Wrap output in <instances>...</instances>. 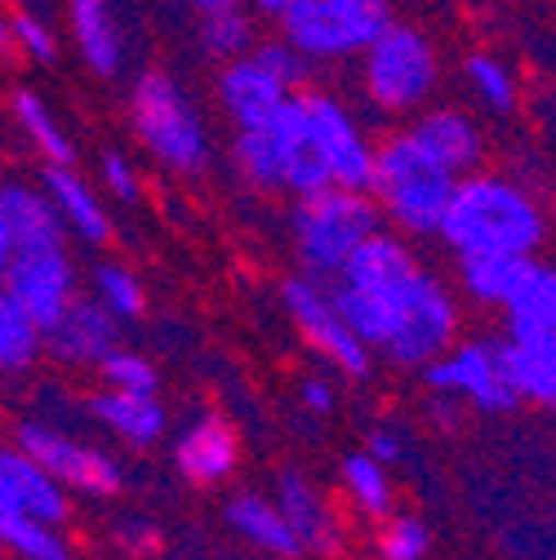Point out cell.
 Returning <instances> with one entry per match:
<instances>
[{
	"label": "cell",
	"instance_id": "cell-1",
	"mask_svg": "<svg viewBox=\"0 0 556 560\" xmlns=\"http://www.w3.org/2000/svg\"><path fill=\"white\" fill-rule=\"evenodd\" d=\"M437 236L454 258L534 254L547 236V214L525 183H517L508 174L476 170L454 183V196L445 205Z\"/></svg>",
	"mask_w": 556,
	"mask_h": 560
},
{
	"label": "cell",
	"instance_id": "cell-2",
	"mask_svg": "<svg viewBox=\"0 0 556 560\" xmlns=\"http://www.w3.org/2000/svg\"><path fill=\"white\" fill-rule=\"evenodd\" d=\"M454 183L459 178L414 143L409 129H392L374 152L370 196L379 205L383 223L401 236H437Z\"/></svg>",
	"mask_w": 556,
	"mask_h": 560
},
{
	"label": "cell",
	"instance_id": "cell-3",
	"mask_svg": "<svg viewBox=\"0 0 556 560\" xmlns=\"http://www.w3.org/2000/svg\"><path fill=\"white\" fill-rule=\"evenodd\" d=\"M129 129L148 148L157 165H165L178 178H196L210 165V125L187 98V90L165 72V67H148L129 85Z\"/></svg>",
	"mask_w": 556,
	"mask_h": 560
},
{
	"label": "cell",
	"instance_id": "cell-4",
	"mask_svg": "<svg viewBox=\"0 0 556 560\" xmlns=\"http://www.w3.org/2000/svg\"><path fill=\"white\" fill-rule=\"evenodd\" d=\"M383 223L379 205L370 191L357 187H325L312 196H299L290 209V245H294V262L303 276L329 280L343 271V262L352 258V249L374 236Z\"/></svg>",
	"mask_w": 556,
	"mask_h": 560
},
{
	"label": "cell",
	"instance_id": "cell-5",
	"mask_svg": "<svg viewBox=\"0 0 556 560\" xmlns=\"http://www.w3.org/2000/svg\"><path fill=\"white\" fill-rule=\"evenodd\" d=\"M361 62V94L387 120L419 116L441 85V54L432 36L414 23H387L383 36L357 58Z\"/></svg>",
	"mask_w": 556,
	"mask_h": 560
},
{
	"label": "cell",
	"instance_id": "cell-6",
	"mask_svg": "<svg viewBox=\"0 0 556 560\" xmlns=\"http://www.w3.org/2000/svg\"><path fill=\"white\" fill-rule=\"evenodd\" d=\"M387 23L392 0H299L276 19V36H286L303 58L321 67L361 58Z\"/></svg>",
	"mask_w": 556,
	"mask_h": 560
},
{
	"label": "cell",
	"instance_id": "cell-7",
	"mask_svg": "<svg viewBox=\"0 0 556 560\" xmlns=\"http://www.w3.org/2000/svg\"><path fill=\"white\" fill-rule=\"evenodd\" d=\"M14 445L40 463L67 494H81V499H120L125 494V467L116 454L90 445V441H77L67 436L62 428L45 423V418H19L14 423Z\"/></svg>",
	"mask_w": 556,
	"mask_h": 560
},
{
	"label": "cell",
	"instance_id": "cell-8",
	"mask_svg": "<svg viewBox=\"0 0 556 560\" xmlns=\"http://www.w3.org/2000/svg\"><path fill=\"white\" fill-rule=\"evenodd\" d=\"M428 392L454 396L463 409L476 413H512L521 405L512 378H508V361H503V338H467L454 342L445 357H437L432 365L419 370Z\"/></svg>",
	"mask_w": 556,
	"mask_h": 560
},
{
	"label": "cell",
	"instance_id": "cell-9",
	"mask_svg": "<svg viewBox=\"0 0 556 560\" xmlns=\"http://www.w3.org/2000/svg\"><path fill=\"white\" fill-rule=\"evenodd\" d=\"M281 307L290 316V325L299 329V338L312 347V352L334 365V374L343 378H370L374 370V357L370 347L347 329V320L338 316L334 299H329V285H321V280L294 271L281 280Z\"/></svg>",
	"mask_w": 556,
	"mask_h": 560
},
{
	"label": "cell",
	"instance_id": "cell-10",
	"mask_svg": "<svg viewBox=\"0 0 556 560\" xmlns=\"http://www.w3.org/2000/svg\"><path fill=\"white\" fill-rule=\"evenodd\" d=\"M459 320H463L459 299L450 294V285H441V276H432L424 267V276L414 280L409 303L379 357L396 370H424L459 342Z\"/></svg>",
	"mask_w": 556,
	"mask_h": 560
},
{
	"label": "cell",
	"instance_id": "cell-11",
	"mask_svg": "<svg viewBox=\"0 0 556 560\" xmlns=\"http://www.w3.org/2000/svg\"><path fill=\"white\" fill-rule=\"evenodd\" d=\"M303 107H308V129L316 138V152H321V161L329 170V183L370 191L379 143L370 138V129L357 120V112L347 107L334 90H303Z\"/></svg>",
	"mask_w": 556,
	"mask_h": 560
},
{
	"label": "cell",
	"instance_id": "cell-12",
	"mask_svg": "<svg viewBox=\"0 0 556 560\" xmlns=\"http://www.w3.org/2000/svg\"><path fill=\"white\" fill-rule=\"evenodd\" d=\"M0 290H5L27 312V320L45 334L81 294V267L67 245L27 249V254H14L5 262V285Z\"/></svg>",
	"mask_w": 556,
	"mask_h": 560
},
{
	"label": "cell",
	"instance_id": "cell-13",
	"mask_svg": "<svg viewBox=\"0 0 556 560\" xmlns=\"http://www.w3.org/2000/svg\"><path fill=\"white\" fill-rule=\"evenodd\" d=\"M271 499H276V508H281V516L290 521L303 556H338L343 551V542H347L343 516L303 467H281L276 471Z\"/></svg>",
	"mask_w": 556,
	"mask_h": 560
},
{
	"label": "cell",
	"instance_id": "cell-14",
	"mask_svg": "<svg viewBox=\"0 0 556 560\" xmlns=\"http://www.w3.org/2000/svg\"><path fill=\"white\" fill-rule=\"evenodd\" d=\"M241 467V432L232 428L228 413L205 409L187 418L183 432L174 436V471L196 489H219Z\"/></svg>",
	"mask_w": 556,
	"mask_h": 560
},
{
	"label": "cell",
	"instance_id": "cell-15",
	"mask_svg": "<svg viewBox=\"0 0 556 560\" xmlns=\"http://www.w3.org/2000/svg\"><path fill=\"white\" fill-rule=\"evenodd\" d=\"M120 320L94 299V294H77L49 329H45V357L67 365V370H94L107 352L120 347Z\"/></svg>",
	"mask_w": 556,
	"mask_h": 560
},
{
	"label": "cell",
	"instance_id": "cell-16",
	"mask_svg": "<svg viewBox=\"0 0 556 560\" xmlns=\"http://www.w3.org/2000/svg\"><path fill=\"white\" fill-rule=\"evenodd\" d=\"M45 245H67V228L58 209L49 205L40 183L27 178H5L0 183V258H14L27 249Z\"/></svg>",
	"mask_w": 556,
	"mask_h": 560
},
{
	"label": "cell",
	"instance_id": "cell-17",
	"mask_svg": "<svg viewBox=\"0 0 556 560\" xmlns=\"http://www.w3.org/2000/svg\"><path fill=\"white\" fill-rule=\"evenodd\" d=\"M0 512L67 529V521H72V494L10 441V445H0Z\"/></svg>",
	"mask_w": 556,
	"mask_h": 560
},
{
	"label": "cell",
	"instance_id": "cell-18",
	"mask_svg": "<svg viewBox=\"0 0 556 560\" xmlns=\"http://www.w3.org/2000/svg\"><path fill=\"white\" fill-rule=\"evenodd\" d=\"M428 156H437L454 178L476 174L485 165V129L463 107H424L405 125Z\"/></svg>",
	"mask_w": 556,
	"mask_h": 560
},
{
	"label": "cell",
	"instance_id": "cell-19",
	"mask_svg": "<svg viewBox=\"0 0 556 560\" xmlns=\"http://www.w3.org/2000/svg\"><path fill=\"white\" fill-rule=\"evenodd\" d=\"M263 125L271 129L276 148H281V170H286L281 191H290V196L299 200V196H312V191L334 187V183H329V170H325V161H321V152H316V138H312V129H308L303 94H290Z\"/></svg>",
	"mask_w": 556,
	"mask_h": 560
},
{
	"label": "cell",
	"instance_id": "cell-20",
	"mask_svg": "<svg viewBox=\"0 0 556 560\" xmlns=\"http://www.w3.org/2000/svg\"><path fill=\"white\" fill-rule=\"evenodd\" d=\"M219 107L236 129H258L276 107H281L294 90H286L254 54H241L232 62H219V81H215Z\"/></svg>",
	"mask_w": 556,
	"mask_h": 560
},
{
	"label": "cell",
	"instance_id": "cell-21",
	"mask_svg": "<svg viewBox=\"0 0 556 560\" xmlns=\"http://www.w3.org/2000/svg\"><path fill=\"white\" fill-rule=\"evenodd\" d=\"M85 413L94 423L116 436L120 445L129 450H152L165 441L170 432V413L161 405V396H134V392H112V387H99L90 400H85Z\"/></svg>",
	"mask_w": 556,
	"mask_h": 560
},
{
	"label": "cell",
	"instance_id": "cell-22",
	"mask_svg": "<svg viewBox=\"0 0 556 560\" xmlns=\"http://www.w3.org/2000/svg\"><path fill=\"white\" fill-rule=\"evenodd\" d=\"M40 187H45L49 205L58 209L67 236H77V241H85L94 249L112 241V214H107V205L90 187V178H81L77 165H45L40 170Z\"/></svg>",
	"mask_w": 556,
	"mask_h": 560
},
{
	"label": "cell",
	"instance_id": "cell-23",
	"mask_svg": "<svg viewBox=\"0 0 556 560\" xmlns=\"http://www.w3.org/2000/svg\"><path fill=\"white\" fill-rule=\"evenodd\" d=\"M223 525L254 551L271 556V560H299L303 547L290 529V521L281 516V508H276L271 494H263V489H236V494L223 503Z\"/></svg>",
	"mask_w": 556,
	"mask_h": 560
},
{
	"label": "cell",
	"instance_id": "cell-24",
	"mask_svg": "<svg viewBox=\"0 0 556 560\" xmlns=\"http://www.w3.org/2000/svg\"><path fill=\"white\" fill-rule=\"evenodd\" d=\"M538 258L534 254H476V258H459V290L480 303V307H499L508 312L538 276Z\"/></svg>",
	"mask_w": 556,
	"mask_h": 560
},
{
	"label": "cell",
	"instance_id": "cell-25",
	"mask_svg": "<svg viewBox=\"0 0 556 560\" xmlns=\"http://www.w3.org/2000/svg\"><path fill=\"white\" fill-rule=\"evenodd\" d=\"M419 254L409 249V241L392 228H379L374 236H366L352 258L343 262V271L334 276L338 285H357V290H383V285H401V280H409L414 271H419ZM329 280V285H334Z\"/></svg>",
	"mask_w": 556,
	"mask_h": 560
},
{
	"label": "cell",
	"instance_id": "cell-26",
	"mask_svg": "<svg viewBox=\"0 0 556 560\" xmlns=\"http://www.w3.org/2000/svg\"><path fill=\"white\" fill-rule=\"evenodd\" d=\"M67 23H72L81 62L99 81H116L125 67V36L112 14V0H67Z\"/></svg>",
	"mask_w": 556,
	"mask_h": 560
},
{
	"label": "cell",
	"instance_id": "cell-27",
	"mask_svg": "<svg viewBox=\"0 0 556 560\" xmlns=\"http://www.w3.org/2000/svg\"><path fill=\"white\" fill-rule=\"evenodd\" d=\"M503 361L521 405L556 413V334H503Z\"/></svg>",
	"mask_w": 556,
	"mask_h": 560
},
{
	"label": "cell",
	"instance_id": "cell-28",
	"mask_svg": "<svg viewBox=\"0 0 556 560\" xmlns=\"http://www.w3.org/2000/svg\"><path fill=\"white\" fill-rule=\"evenodd\" d=\"M338 489H343V499L352 503L357 516L366 521H383L396 512V485H392V471L383 463H374L366 450L357 454H347L338 463Z\"/></svg>",
	"mask_w": 556,
	"mask_h": 560
},
{
	"label": "cell",
	"instance_id": "cell-29",
	"mask_svg": "<svg viewBox=\"0 0 556 560\" xmlns=\"http://www.w3.org/2000/svg\"><path fill=\"white\" fill-rule=\"evenodd\" d=\"M10 112H14V125L23 129V138L36 148V156L45 165H77V143L67 138V129L54 116V107L36 90H14L10 94Z\"/></svg>",
	"mask_w": 556,
	"mask_h": 560
},
{
	"label": "cell",
	"instance_id": "cell-30",
	"mask_svg": "<svg viewBox=\"0 0 556 560\" xmlns=\"http://www.w3.org/2000/svg\"><path fill=\"white\" fill-rule=\"evenodd\" d=\"M463 81H467V90H472V98L490 112V116H499V120H508L517 107H521V85H517V72L499 58V54H490V49H472L467 58H463Z\"/></svg>",
	"mask_w": 556,
	"mask_h": 560
},
{
	"label": "cell",
	"instance_id": "cell-31",
	"mask_svg": "<svg viewBox=\"0 0 556 560\" xmlns=\"http://www.w3.org/2000/svg\"><path fill=\"white\" fill-rule=\"evenodd\" d=\"M232 170L236 178L258 191V196H271V191H281L286 183V170H281V148H276V138L267 125L258 129H236L232 138Z\"/></svg>",
	"mask_w": 556,
	"mask_h": 560
},
{
	"label": "cell",
	"instance_id": "cell-32",
	"mask_svg": "<svg viewBox=\"0 0 556 560\" xmlns=\"http://www.w3.org/2000/svg\"><path fill=\"white\" fill-rule=\"evenodd\" d=\"M45 361V334L27 320V312L0 290V378H19Z\"/></svg>",
	"mask_w": 556,
	"mask_h": 560
},
{
	"label": "cell",
	"instance_id": "cell-33",
	"mask_svg": "<svg viewBox=\"0 0 556 560\" xmlns=\"http://www.w3.org/2000/svg\"><path fill=\"white\" fill-rule=\"evenodd\" d=\"M0 551L14 560H77V547L62 525L0 512Z\"/></svg>",
	"mask_w": 556,
	"mask_h": 560
},
{
	"label": "cell",
	"instance_id": "cell-34",
	"mask_svg": "<svg viewBox=\"0 0 556 560\" xmlns=\"http://www.w3.org/2000/svg\"><path fill=\"white\" fill-rule=\"evenodd\" d=\"M90 294H94L120 325H134V320L148 316V285L138 280L134 267H125V262H116V258L94 262V271H90Z\"/></svg>",
	"mask_w": 556,
	"mask_h": 560
},
{
	"label": "cell",
	"instance_id": "cell-35",
	"mask_svg": "<svg viewBox=\"0 0 556 560\" xmlns=\"http://www.w3.org/2000/svg\"><path fill=\"white\" fill-rule=\"evenodd\" d=\"M196 40H200V54L205 58L232 62V58H241V54H250L258 45V14L250 5L219 10V14H200Z\"/></svg>",
	"mask_w": 556,
	"mask_h": 560
},
{
	"label": "cell",
	"instance_id": "cell-36",
	"mask_svg": "<svg viewBox=\"0 0 556 560\" xmlns=\"http://www.w3.org/2000/svg\"><path fill=\"white\" fill-rule=\"evenodd\" d=\"M99 387H112V392H134V396H157L161 392V370L148 352H138V347H116V352H107L99 365Z\"/></svg>",
	"mask_w": 556,
	"mask_h": 560
},
{
	"label": "cell",
	"instance_id": "cell-37",
	"mask_svg": "<svg viewBox=\"0 0 556 560\" xmlns=\"http://www.w3.org/2000/svg\"><path fill=\"white\" fill-rule=\"evenodd\" d=\"M503 316L508 334H556V267H538L534 285Z\"/></svg>",
	"mask_w": 556,
	"mask_h": 560
},
{
	"label": "cell",
	"instance_id": "cell-38",
	"mask_svg": "<svg viewBox=\"0 0 556 560\" xmlns=\"http://www.w3.org/2000/svg\"><path fill=\"white\" fill-rule=\"evenodd\" d=\"M432 551V529L419 516H383L374 529V556L379 560H428Z\"/></svg>",
	"mask_w": 556,
	"mask_h": 560
},
{
	"label": "cell",
	"instance_id": "cell-39",
	"mask_svg": "<svg viewBox=\"0 0 556 560\" xmlns=\"http://www.w3.org/2000/svg\"><path fill=\"white\" fill-rule=\"evenodd\" d=\"M267 72L281 81L286 90H294V94H303V90H312V72H316V62L312 58H303L286 36H263L254 49H250Z\"/></svg>",
	"mask_w": 556,
	"mask_h": 560
},
{
	"label": "cell",
	"instance_id": "cell-40",
	"mask_svg": "<svg viewBox=\"0 0 556 560\" xmlns=\"http://www.w3.org/2000/svg\"><path fill=\"white\" fill-rule=\"evenodd\" d=\"M10 23H14V40H19V58L36 62V67H49L58 62V36H54V23L32 14V10H10Z\"/></svg>",
	"mask_w": 556,
	"mask_h": 560
},
{
	"label": "cell",
	"instance_id": "cell-41",
	"mask_svg": "<svg viewBox=\"0 0 556 560\" xmlns=\"http://www.w3.org/2000/svg\"><path fill=\"white\" fill-rule=\"evenodd\" d=\"M112 542H116L129 560H152V556H161L165 534H161V525H157L152 516L125 512V516H116V521H112Z\"/></svg>",
	"mask_w": 556,
	"mask_h": 560
},
{
	"label": "cell",
	"instance_id": "cell-42",
	"mask_svg": "<svg viewBox=\"0 0 556 560\" xmlns=\"http://www.w3.org/2000/svg\"><path fill=\"white\" fill-rule=\"evenodd\" d=\"M99 178H103V187H107L116 200H125V205H134L138 196H143V178H138V170H134V161H129L125 152H103V156H99Z\"/></svg>",
	"mask_w": 556,
	"mask_h": 560
},
{
	"label": "cell",
	"instance_id": "cell-43",
	"mask_svg": "<svg viewBox=\"0 0 556 560\" xmlns=\"http://www.w3.org/2000/svg\"><path fill=\"white\" fill-rule=\"evenodd\" d=\"M299 409L303 413H312V418H329L334 409H338V392H334V383L329 378H321V374H308V378H299Z\"/></svg>",
	"mask_w": 556,
	"mask_h": 560
},
{
	"label": "cell",
	"instance_id": "cell-44",
	"mask_svg": "<svg viewBox=\"0 0 556 560\" xmlns=\"http://www.w3.org/2000/svg\"><path fill=\"white\" fill-rule=\"evenodd\" d=\"M366 454H370L374 463L392 467V463H401V458H405V436H401L396 428L379 423V428H370V432H366Z\"/></svg>",
	"mask_w": 556,
	"mask_h": 560
},
{
	"label": "cell",
	"instance_id": "cell-45",
	"mask_svg": "<svg viewBox=\"0 0 556 560\" xmlns=\"http://www.w3.org/2000/svg\"><path fill=\"white\" fill-rule=\"evenodd\" d=\"M463 405L454 400V396H441V392H432V400H428V418L441 428V432H459V423H463Z\"/></svg>",
	"mask_w": 556,
	"mask_h": 560
},
{
	"label": "cell",
	"instance_id": "cell-46",
	"mask_svg": "<svg viewBox=\"0 0 556 560\" xmlns=\"http://www.w3.org/2000/svg\"><path fill=\"white\" fill-rule=\"evenodd\" d=\"M19 62V40H14V23L10 14H0V67H14Z\"/></svg>",
	"mask_w": 556,
	"mask_h": 560
},
{
	"label": "cell",
	"instance_id": "cell-47",
	"mask_svg": "<svg viewBox=\"0 0 556 560\" xmlns=\"http://www.w3.org/2000/svg\"><path fill=\"white\" fill-rule=\"evenodd\" d=\"M290 5H299V0H250V10H254L258 19H271V23L281 19Z\"/></svg>",
	"mask_w": 556,
	"mask_h": 560
},
{
	"label": "cell",
	"instance_id": "cell-48",
	"mask_svg": "<svg viewBox=\"0 0 556 560\" xmlns=\"http://www.w3.org/2000/svg\"><path fill=\"white\" fill-rule=\"evenodd\" d=\"M192 14H219V10H236V5H250V0H187Z\"/></svg>",
	"mask_w": 556,
	"mask_h": 560
},
{
	"label": "cell",
	"instance_id": "cell-49",
	"mask_svg": "<svg viewBox=\"0 0 556 560\" xmlns=\"http://www.w3.org/2000/svg\"><path fill=\"white\" fill-rule=\"evenodd\" d=\"M14 10H32V14H40V19H49V0H19Z\"/></svg>",
	"mask_w": 556,
	"mask_h": 560
},
{
	"label": "cell",
	"instance_id": "cell-50",
	"mask_svg": "<svg viewBox=\"0 0 556 560\" xmlns=\"http://www.w3.org/2000/svg\"><path fill=\"white\" fill-rule=\"evenodd\" d=\"M0 285H5V258H0Z\"/></svg>",
	"mask_w": 556,
	"mask_h": 560
},
{
	"label": "cell",
	"instance_id": "cell-51",
	"mask_svg": "<svg viewBox=\"0 0 556 560\" xmlns=\"http://www.w3.org/2000/svg\"><path fill=\"white\" fill-rule=\"evenodd\" d=\"M0 183H5V165H0Z\"/></svg>",
	"mask_w": 556,
	"mask_h": 560
}]
</instances>
